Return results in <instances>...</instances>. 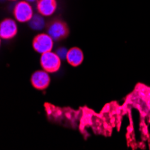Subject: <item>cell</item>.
Listing matches in <instances>:
<instances>
[{"label":"cell","instance_id":"cell-1","mask_svg":"<svg viewBox=\"0 0 150 150\" xmlns=\"http://www.w3.org/2000/svg\"><path fill=\"white\" fill-rule=\"evenodd\" d=\"M40 66L46 72L55 73L60 69L61 59L57 53H54L52 51L43 53L40 57Z\"/></svg>","mask_w":150,"mask_h":150},{"label":"cell","instance_id":"cell-2","mask_svg":"<svg viewBox=\"0 0 150 150\" xmlns=\"http://www.w3.org/2000/svg\"><path fill=\"white\" fill-rule=\"evenodd\" d=\"M69 33V30L67 23L60 20L53 21L48 26V34L56 42H59L67 38Z\"/></svg>","mask_w":150,"mask_h":150},{"label":"cell","instance_id":"cell-3","mask_svg":"<svg viewBox=\"0 0 150 150\" xmlns=\"http://www.w3.org/2000/svg\"><path fill=\"white\" fill-rule=\"evenodd\" d=\"M13 16L16 21L20 23H26L29 22L32 17L33 16V11L32 6L27 1H21L18 2L15 9H13Z\"/></svg>","mask_w":150,"mask_h":150},{"label":"cell","instance_id":"cell-4","mask_svg":"<svg viewBox=\"0 0 150 150\" xmlns=\"http://www.w3.org/2000/svg\"><path fill=\"white\" fill-rule=\"evenodd\" d=\"M53 39L48 33H40L34 37L33 47L38 53L43 54L51 51L53 48Z\"/></svg>","mask_w":150,"mask_h":150},{"label":"cell","instance_id":"cell-5","mask_svg":"<svg viewBox=\"0 0 150 150\" xmlns=\"http://www.w3.org/2000/svg\"><path fill=\"white\" fill-rule=\"evenodd\" d=\"M17 33V25L16 21L6 18L0 23V37L4 40L13 39Z\"/></svg>","mask_w":150,"mask_h":150},{"label":"cell","instance_id":"cell-6","mask_svg":"<svg viewBox=\"0 0 150 150\" xmlns=\"http://www.w3.org/2000/svg\"><path fill=\"white\" fill-rule=\"evenodd\" d=\"M31 83L37 90H45L50 83V77L45 70H38L32 75Z\"/></svg>","mask_w":150,"mask_h":150},{"label":"cell","instance_id":"cell-7","mask_svg":"<svg viewBox=\"0 0 150 150\" xmlns=\"http://www.w3.org/2000/svg\"><path fill=\"white\" fill-rule=\"evenodd\" d=\"M57 9L56 0H38L37 10L40 15L43 16H50Z\"/></svg>","mask_w":150,"mask_h":150},{"label":"cell","instance_id":"cell-8","mask_svg":"<svg viewBox=\"0 0 150 150\" xmlns=\"http://www.w3.org/2000/svg\"><path fill=\"white\" fill-rule=\"evenodd\" d=\"M66 59L72 67H78L84 60V53L81 50V49L77 47H73L67 50Z\"/></svg>","mask_w":150,"mask_h":150},{"label":"cell","instance_id":"cell-9","mask_svg":"<svg viewBox=\"0 0 150 150\" xmlns=\"http://www.w3.org/2000/svg\"><path fill=\"white\" fill-rule=\"evenodd\" d=\"M31 28L36 31L42 30L43 27L45 26V21L42 18V16H40L39 15H35L32 17V19L29 21Z\"/></svg>","mask_w":150,"mask_h":150},{"label":"cell","instance_id":"cell-10","mask_svg":"<svg viewBox=\"0 0 150 150\" xmlns=\"http://www.w3.org/2000/svg\"><path fill=\"white\" fill-rule=\"evenodd\" d=\"M67 50H66L64 48L59 50V51L57 52V54L59 56L60 59H61V58H66V57H67Z\"/></svg>","mask_w":150,"mask_h":150},{"label":"cell","instance_id":"cell-11","mask_svg":"<svg viewBox=\"0 0 150 150\" xmlns=\"http://www.w3.org/2000/svg\"><path fill=\"white\" fill-rule=\"evenodd\" d=\"M24 1H27V2H29V3H32V2H35L36 0H24Z\"/></svg>","mask_w":150,"mask_h":150},{"label":"cell","instance_id":"cell-12","mask_svg":"<svg viewBox=\"0 0 150 150\" xmlns=\"http://www.w3.org/2000/svg\"><path fill=\"white\" fill-rule=\"evenodd\" d=\"M0 43H1V37H0Z\"/></svg>","mask_w":150,"mask_h":150},{"label":"cell","instance_id":"cell-13","mask_svg":"<svg viewBox=\"0 0 150 150\" xmlns=\"http://www.w3.org/2000/svg\"><path fill=\"white\" fill-rule=\"evenodd\" d=\"M11 1H13V0H11Z\"/></svg>","mask_w":150,"mask_h":150}]
</instances>
